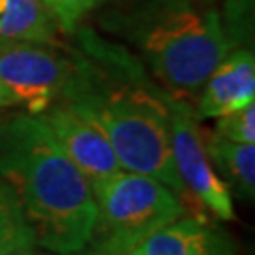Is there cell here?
I'll use <instances>...</instances> for the list:
<instances>
[{
	"instance_id": "1",
	"label": "cell",
	"mask_w": 255,
	"mask_h": 255,
	"mask_svg": "<svg viewBox=\"0 0 255 255\" xmlns=\"http://www.w3.org/2000/svg\"><path fill=\"white\" fill-rule=\"evenodd\" d=\"M0 178L19 197L38 246L57 255L87 254L97 219L91 183L40 116L0 123Z\"/></svg>"
},
{
	"instance_id": "2",
	"label": "cell",
	"mask_w": 255,
	"mask_h": 255,
	"mask_svg": "<svg viewBox=\"0 0 255 255\" xmlns=\"http://www.w3.org/2000/svg\"><path fill=\"white\" fill-rule=\"evenodd\" d=\"M61 101L102 128L123 170L151 176L180 199L187 195L170 149L168 95L123 70L78 61Z\"/></svg>"
},
{
	"instance_id": "3",
	"label": "cell",
	"mask_w": 255,
	"mask_h": 255,
	"mask_svg": "<svg viewBox=\"0 0 255 255\" xmlns=\"http://www.w3.org/2000/svg\"><path fill=\"white\" fill-rule=\"evenodd\" d=\"M128 40L163 87L195 93L231 51L216 9L195 0H149L128 21Z\"/></svg>"
},
{
	"instance_id": "4",
	"label": "cell",
	"mask_w": 255,
	"mask_h": 255,
	"mask_svg": "<svg viewBox=\"0 0 255 255\" xmlns=\"http://www.w3.org/2000/svg\"><path fill=\"white\" fill-rule=\"evenodd\" d=\"M91 189L97 219L89 255H125L187 214L183 201L168 185L146 174L121 170Z\"/></svg>"
},
{
	"instance_id": "5",
	"label": "cell",
	"mask_w": 255,
	"mask_h": 255,
	"mask_svg": "<svg viewBox=\"0 0 255 255\" xmlns=\"http://www.w3.org/2000/svg\"><path fill=\"white\" fill-rule=\"evenodd\" d=\"M78 61L42 44H4L0 47V83L11 108L40 116L63 97Z\"/></svg>"
},
{
	"instance_id": "6",
	"label": "cell",
	"mask_w": 255,
	"mask_h": 255,
	"mask_svg": "<svg viewBox=\"0 0 255 255\" xmlns=\"http://www.w3.org/2000/svg\"><path fill=\"white\" fill-rule=\"evenodd\" d=\"M168 130L174 166L185 193L223 221L235 219L231 189L210 163L199 118L187 104L168 97Z\"/></svg>"
},
{
	"instance_id": "7",
	"label": "cell",
	"mask_w": 255,
	"mask_h": 255,
	"mask_svg": "<svg viewBox=\"0 0 255 255\" xmlns=\"http://www.w3.org/2000/svg\"><path fill=\"white\" fill-rule=\"evenodd\" d=\"M40 118L91 187L123 170L102 128L72 104L59 99Z\"/></svg>"
},
{
	"instance_id": "8",
	"label": "cell",
	"mask_w": 255,
	"mask_h": 255,
	"mask_svg": "<svg viewBox=\"0 0 255 255\" xmlns=\"http://www.w3.org/2000/svg\"><path fill=\"white\" fill-rule=\"evenodd\" d=\"M202 93L193 110L197 118L218 119L255 102V57L238 49L221 61L202 83Z\"/></svg>"
},
{
	"instance_id": "9",
	"label": "cell",
	"mask_w": 255,
	"mask_h": 255,
	"mask_svg": "<svg viewBox=\"0 0 255 255\" xmlns=\"http://www.w3.org/2000/svg\"><path fill=\"white\" fill-rule=\"evenodd\" d=\"M235 244L225 231L204 219L183 218L149 235L125 255H233Z\"/></svg>"
},
{
	"instance_id": "10",
	"label": "cell",
	"mask_w": 255,
	"mask_h": 255,
	"mask_svg": "<svg viewBox=\"0 0 255 255\" xmlns=\"http://www.w3.org/2000/svg\"><path fill=\"white\" fill-rule=\"evenodd\" d=\"M0 42L51 46L57 25L40 0H0Z\"/></svg>"
},
{
	"instance_id": "11",
	"label": "cell",
	"mask_w": 255,
	"mask_h": 255,
	"mask_svg": "<svg viewBox=\"0 0 255 255\" xmlns=\"http://www.w3.org/2000/svg\"><path fill=\"white\" fill-rule=\"evenodd\" d=\"M204 147L214 170L227 183L229 189L254 199L255 195V144H238L216 132L202 130Z\"/></svg>"
},
{
	"instance_id": "12",
	"label": "cell",
	"mask_w": 255,
	"mask_h": 255,
	"mask_svg": "<svg viewBox=\"0 0 255 255\" xmlns=\"http://www.w3.org/2000/svg\"><path fill=\"white\" fill-rule=\"evenodd\" d=\"M36 237L19 197L0 178V255H21L34 250Z\"/></svg>"
},
{
	"instance_id": "13",
	"label": "cell",
	"mask_w": 255,
	"mask_h": 255,
	"mask_svg": "<svg viewBox=\"0 0 255 255\" xmlns=\"http://www.w3.org/2000/svg\"><path fill=\"white\" fill-rule=\"evenodd\" d=\"M216 134L238 144H255V102L246 108L218 118Z\"/></svg>"
},
{
	"instance_id": "14",
	"label": "cell",
	"mask_w": 255,
	"mask_h": 255,
	"mask_svg": "<svg viewBox=\"0 0 255 255\" xmlns=\"http://www.w3.org/2000/svg\"><path fill=\"white\" fill-rule=\"evenodd\" d=\"M49 15L53 17L55 25L61 27L66 32H70L76 28L78 21L89 13L97 4H101L102 0H40Z\"/></svg>"
},
{
	"instance_id": "15",
	"label": "cell",
	"mask_w": 255,
	"mask_h": 255,
	"mask_svg": "<svg viewBox=\"0 0 255 255\" xmlns=\"http://www.w3.org/2000/svg\"><path fill=\"white\" fill-rule=\"evenodd\" d=\"M8 108H11V102H9L8 95H6L4 87H2V83H0V112H2V110H8Z\"/></svg>"
},
{
	"instance_id": "16",
	"label": "cell",
	"mask_w": 255,
	"mask_h": 255,
	"mask_svg": "<svg viewBox=\"0 0 255 255\" xmlns=\"http://www.w3.org/2000/svg\"><path fill=\"white\" fill-rule=\"evenodd\" d=\"M21 255H44V254H34V250H30V252H27V254H21Z\"/></svg>"
},
{
	"instance_id": "17",
	"label": "cell",
	"mask_w": 255,
	"mask_h": 255,
	"mask_svg": "<svg viewBox=\"0 0 255 255\" xmlns=\"http://www.w3.org/2000/svg\"><path fill=\"white\" fill-rule=\"evenodd\" d=\"M4 44H8V42H0V47H2V46H4Z\"/></svg>"
}]
</instances>
